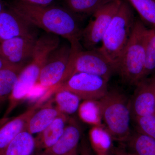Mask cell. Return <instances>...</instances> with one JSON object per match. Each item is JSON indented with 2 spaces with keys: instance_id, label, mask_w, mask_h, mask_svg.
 Here are the masks:
<instances>
[{
  "instance_id": "cell-1",
  "label": "cell",
  "mask_w": 155,
  "mask_h": 155,
  "mask_svg": "<svg viewBox=\"0 0 155 155\" xmlns=\"http://www.w3.org/2000/svg\"><path fill=\"white\" fill-rule=\"evenodd\" d=\"M25 20L45 32L66 39L72 51L82 49V28L75 14L60 6H39L14 0L8 5Z\"/></svg>"
},
{
  "instance_id": "cell-2",
  "label": "cell",
  "mask_w": 155,
  "mask_h": 155,
  "mask_svg": "<svg viewBox=\"0 0 155 155\" xmlns=\"http://www.w3.org/2000/svg\"><path fill=\"white\" fill-rule=\"evenodd\" d=\"M136 19L130 4L127 1L122 0L118 11L106 30L99 48L116 67L131 36Z\"/></svg>"
},
{
  "instance_id": "cell-3",
  "label": "cell",
  "mask_w": 155,
  "mask_h": 155,
  "mask_svg": "<svg viewBox=\"0 0 155 155\" xmlns=\"http://www.w3.org/2000/svg\"><path fill=\"white\" fill-rule=\"evenodd\" d=\"M147 30L141 20L136 19L131 36L117 64V72L127 84L135 86L143 78Z\"/></svg>"
},
{
  "instance_id": "cell-4",
  "label": "cell",
  "mask_w": 155,
  "mask_h": 155,
  "mask_svg": "<svg viewBox=\"0 0 155 155\" xmlns=\"http://www.w3.org/2000/svg\"><path fill=\"white\" fill-rule=\"evenodd\" d=\"M99 102L104 126L113 140L125 142L131 133L130 101L121 92L113 90Z\"/></svg>"
},
{
  "instance_id": "cell-5",
  "label": "cell",
  "mask_w": 155,
  "mask_h": 155,
  "mask_svg": "<svg viewBox=\"0 0 155 155\" xmlns=\"http://www.w3.org/2000/svg\"><path fill=\"white\" fill-rule=\"evenodd\" d=\"M116 72V65L106 57L99 48L85 51L83 49L71 50L66 81L78 73L94 74L109 80Z\"/></svg>"
},
{
  "instance_id": "cell-6",
  "label": "cell",
  "mask_w": 155,
  "mask_h": 155,
  "mask_svg": "<svg viewBox=\"0 0 155 155\" xmlns=\"http://www.w3.org/2000/svg\"><path fill=\"white\" fill-rule=\"evenodd\" d=\"M70 45H60L49 56L43 67L36 85L54 94L56 89L66 81L71 55Z\"/></svg>"
},
{
  "instance_id": "cell-7",
  "label": "cell",
  "mask_w": 155,
  "mask_h": 155,
  "mask_svg": "<svg viewBox=\"0 0 155 155\" xmlns=\"http://www.w3.org/2000/svg\"><path fill=\"white\" fill-rule=\"evenodd\" d=\"M109 80L99 75L78 73L69 78L56 89L67 90L77 95L81 100L99 101L108 91Z\"/></svg>"
},
{
  "instance_id": "cell-8",
  "label": "cell",
  "mask_w": 155,
  "mask_h": 155,
  "mask_svg": "<svg viewBox=\"0 0 155 155\" xmlns=\"http://www.w3.org/2000/svg\"><path fill=\"white\" fill-rule=\"evenodd\" d=\"M122 0H112L93 14V19L82 29L81 43L86 50L96 48L101 42L110 22L121 5Z\"/></svg>"
},
{
  "instance_id": "cell-9",
  "label": "cell",
  "mask_w": 155,
  "mask_h": 155,
  "mask_svg": "<svg viewBox=\"0 0 155 155\" xmlns=\"http://www.w3.org/2000/svg\"><path fill=\"white\" fill-rule=\"evenodd\" d=\"M135 86L130 100L132 119L155 114V73L142 79Z\"/></svg>"
},
{
  "instance_id": "cell-10",
  "label": "cell",
  "mask_w": 155,
  "mask_h": 155,
  "mask_svg": "<svg viewBox=\"0 0 155 155\" xmlns=\"http://www.w3.org/2000/svg\"><path fill=\"white\" fill-rule=\"evenodd\" d=\"M37 28L8 6L0 13V42L19 37L37 38Z\"/></svg>"
},
{
  "instance_id": "cell-11",
  "label": "cell",
  "mask_w": 155,
  "mask_h": 155,
  "mask_svg": "<svg viewBox=\"0 0 155 155\" xmlns=\"http://www.w3.org/2000/svg\"><path fill=\"white\" fill-rule=\"evenodd\" d=\"M38 38L19 37L3 41L0 42V57L9 64L25 67L31 60Z\"/></svg>"
},
{
  "instance_id": "cell-12",
  "label": "cell",
  "mask_w": 155,
  "mask_h": 155,
  "mask_svg": "<svg viewBox=\"0 0 155 155\" xmlns=\"http://www.w3.org/2000/svg\"><path fill=\"white\" fill-rule=\"evenodd\" d=\"M81 129L78 122L69 118L63 135L55 144L42 150L38 155H68L78 148Z\"/></svg>"
},
{
  "instance_id": "cell-13",
  "label": "cell",
  "mask_w": 155,
  "mask_h": 155,
  "mask_svg": "<svg viewBox=\"0 0 155 155\" xmlns=\"http://www.w3.org/2000/svg\"><path fill=\"white\" fill-rule=\"evenodd\" d=\"M43 103L37 102L27 110L13 119L3 118L0 124V150L5 148L18 134L26 129L28 119Z\"/></svg>"
},
{
  "instance_id": "cell-14",
  "label": "cell",
  "mask_w": 155,
  "mask_h": 155,
  "mask_svg": "<svg viewBox=\"0 0 155 155\" xmlns=\"http://www.w3.org/2000/svg\"><path fill=\"white\" fill-rule=\"evenodd\" d=\"M53 100L40 107L28 119L26 130L31 134H38L44 130L60 114Z\"/></svg>"
},
{
  "instance_id": "cell-15",
  "label": "cell",
  "mask_w": 155,
  "mask_h": 155,
  "mask_svg": "<svg viewBox=\"0 0 155 155\" xmlns=\"http://www.w3.org/2000/svg\"><path fill=\"white\" fill-rule=\"evenodd\" d=\"M69 118L61 113L44 130L35 137V149L43 150L56 143L63 135Z\"/></svg>"
},
{
  "instance_id": "cell-16",
  "label": "cell",
  "mask_w": 155,
  "mask_h": 155,
  "mask_svg": "<svg viewBox=\"0 0 155 155\" xmlns=\"http://www.w3.org/2000/svg\"><path fill=\"white\" fill-rule=\"evenodd\" d=\"M35 140L25 129L20 132L5 148L0 150L3 155H31L35 150Z\"/></svg>"
},
{
  "instance_id": "cell-17",
  "label": "cell",
  "mask_w": 155,
  "mask_h": 155,
  "mask_svg": "<svg viewBox=\"0 0 155 155\" xmlns=\"http://www.w3.org/2000/svg\"><path fill=\"white\" fill-rule=\"evenodd\" d=\"M24 67L8 63L0 69V103L8 99Z\"/></svg>"
},
{
  "instance_id": "cell-18",
  "label": "cell",
  "mask_w": 155,
  "mask_h": 155,
  "mask_svg": "<svg viewBox=\"0 0 155 155\" xmlns=\"http://www.w3.org/2000/svg\"><path fill=\"white\" fill-rule=\"evenodd\" d=\"M89 138L96 155H110L113 139L104 125L92 126L89 131Z\"/></svg>"
},
{
  "instance_id": "cell-19",
  "label": "cell",
  "mask_w": 155,
  "mask_h": 155,
  "mask_svg": "<svg viewBox=\"0 0 155 155\" xmlns=\"http://www.w3.org/2000/svg\"><path fill=\"white\" fill-rule=\"evenodd\" d=\"M125 142L135 155H155V140L137 130L131 131Z\"/></svg>"
},
{
  "instance_id": "cell-20",
  "label": "cell",
  "mask_w": 155,
  "mask_h": 155,
  "mask_svg": "<svg viewBox=\"0 0 155 155\" xmlns=\"http://www.w3.org/2000/svg\"><path fill=\"white\" fill-rule=\"evenodd\" d=\"M78 112L79 118L84 123L92 126L104 125L99 101L84 100L80 104Z\"/></svg>"
},
{
  "instance_id": "cell-21",
  "label": "cell",
  "mask_w": 155,
  "mask_h": 155,
  "mask_svg": "<svg viewBox=\"0 0 155 155\" xmlns=\"http://www.w3.org/2000/svg\"><path fill=\"white\" fill-rule=\"evenodd\" d=\"M54 101L62 114L72 115L78 110L81 99L77 95L67 90H59L54 93Z\"/></svg>"
},
{
  "instance_id": "cell-22",
  "label": "cell",
  "mask_w": 155,
  "mask_h": 155,
  "mask_svg": "<svg viewBox=\"0 0 155 155\" xmlns=\"http://www.w3.org/2000/svg\"><path fill=\"white\" fill-rule=\"evenodd\" d=\"M66 8L75 14H92L112 0H61Z\"/></svg>"
},
{
  "instance_id": "cell-23",
  "label": "cell",
  "mask_w": 155,
  "mask_h": 155,
  "mask_svg": "<svg viewBox=\"0 0 155 155\" xmlns=\"http://www.w3.org/2000/svg\"><path fill=\"white\" fill-rule=\"evenodd\" d=\"M142 20L155 27V0H127Z\"/></svg>"
},
{
  "instance_id": "cell-24",
  "label": "cell",
  "mask_w": 155,
  "mask_h": 155,
  "mask_svg": "<svg viewBox=\"0 0 155 155\" xmlns=\"http://www.w3.org/2000/svg\"><path fill=\"white\" fill-rule=\"evenodd\" d=\"M155 72V27H152L148 29L147 32L145 65L143 79L154 74Z\"/></svg>"
},
{
  "instance_id": "cell-25",
  "label": "cell",
  "mask_w": 155,
  "mask_h": 155,
  "mask_svg": "<svg viewBox=\"0 0 155 155\" xmlns=\"http://www.w3.org/2000/svg\"><path fill=\"white\" fill-rule=\"evenodd\" d=\"M136 130L155 140V114L136 117L132 119Z\"/></svg>"
},
{
  "instance_id": "cell-26",
  "label": "cell",
  "mask_w": 155,
  "mask_h": 155,
  "mask_svg": "<svg viewBox=\"0 0 155 155\" xmlns=\"http://www.w3.org/2000/svg\"><path fill=\"white\" fill-rule=\"evenodd\" d=\"M24 2L39 6H48L57 1L61 0H17Z\"/></svg>"
},
{
  "instance_id": "cell-27",
  "label": "cell",
  "mask_w": 155,
  "mask_h": 155,
  "mask_svg": "<svg viewBox=\"0 0 155 155\" xmlns=\"http://www.w3.org/2000/svg\"><path fill=\"white\" fill-rule=\"evenodd\" d=\"M80 149V155H91L89 147L84 140L81 142Z\"/></svg>"
},
{
  "instance_id": "cell-28",
  "label": "cell",
  "mask_w": 155,
  "mask_h": 155,
  "mask_svg": "<svg viewBox=\"0 0 155 155\" xmlns=\"http://www.w3.org/2000/svg\"><path fill=\"white\" fill-rule=\"evenodd\" d=\"M112 152L114 155H135L130 151H127L121 148H113Z\"/></svg>"
},
{
  "instance_id": "cell-29",
  "label": "cell",
  "mask_w": 155,
  "mask_h": 155,
  "mask_svg": "<svg viewBox=\"0 0 155 155\" xmlns=\"http://www.w3.org/2000/svg\"><path fill=\"white\" fill-rule=\"evenodd\" d=\"M7 63H8L4 61L2 58L0 57V69H2V68L6 64H7Z\"/></svg>"
},
{
  "instance_id": "cell-30",
  "label": "cell",
  "mask_w": 155,
  "mask_h": 155,
  "mask_svg": "<svg viewBox=\"0 0 155 155\" xmlns=\"http://www.w3.org/2000/svg\"><path fill=\"white\" fill-rule=\"evenodd\" d=\"M68 155H78V148L75 149L74 150L72 151V152L70 153Z\"/></svg>"
},
{
  "instance_id": "cell-31",
  "label": "cell",
  "mask_w": 155,
  "mask_h": 155,
  "mask_svg": "<svg viewBox=\"0 0 155 155\" xmlns=\"http://www.w3.org/2000/svg\"><path fill=\"white\" fill-rule=\"evenodd\" d=\"M5 8V5L2 2V0H0V13L4 10Z\"/></svg>"
},
{
  "instance_id": "cell-32",
  "label": "cell",
  "mask_w": 155,
  "mask_h": 155,
  "mask_svg": "<svg viewBox=\"0 0 155 155\" xmlns=\"http://www.w3.org/2000/svg\"><path fill=\"white\" fill-rule=\"evenodd\" d=\"M2 119H1V120H0V124H1V123H2Z\"/></svg>"
},
{
  "instance_id": "cell-33",
  "label": "cell",
  "mask_w": 155,
  "mask_h": 155,
  "mask_svg": "<svg viewBox=\"0 0 155 155\" xmlns=\"http://www.w3.org/2000/svg\"><path fill=\"white\" fill-rule=\"evenodd\" d=\"M0 155H3L2 154L0 153Z\"/></svg>"
}]
</instances>
